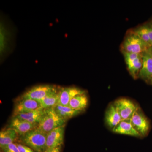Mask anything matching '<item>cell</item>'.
<instances>
[{
    "mask_svg": "<svg viewBox=\"0 0 152 152\" xmlns=\"http://www.w3.org/2000/svg\"><path fill=\"white\" fill-rule=\"evenodd\" d=\"M47 134L38 127L19 136V141L34 151L45 152L47 150Z\"/></svg>",
    "mask_w": 152,
    "mask_h": 152,
    "instance_id": "6da1fadb",
    "label": "cell"
},
{
    "mask_svg": "<svg viewBox=\"0 0 152 152\" xmlns=\"http://www.w3.org/2000/svg\"><path fill=\"white\" fill-rule=\"evenodd\" d=\"M66 121L57 114L54 107L45 109L43 116L39 123L38 128L48 134L54 129L64 126Z\"/></svg>",
    "mask_w": 152,
    "mask_h": 152,
    "instance_id": "7a4b0ae2",
    "label": "cell"
},
{
    "mask_svg": "<svg viewBox=\"0 0 152 152\" xmlns=\"http://www.w3.org/2000/svg\"><path fill=\"white\" fill-rule=\"evenodd\" d=\"M150 47L133 31L125 38L121 46L122 52L142 54L148 50Z\"/></svg>",
    "mask_w": 152,
    "mask_h": 152,
    "instance_id": "3957f363",
    "label": "cell"
},
{
    "mask_svg": "<svg viewBox=\"0 0 152 152\" xmlns=\"http://www.w3.org/2000/svg\"><path fill=\"white\" fill-rule=\"evenodd\" d=\"M56 87L49 85L36 86L25 92L20 97V99H31L39 102L53 91Z\"/></svg>",
    "mask_w": 152,
    "mask_h": 152,
    "instance_id": "277c9868",
    "label": "cell"
},
{
    "mask_svg": "<svg viewBox=\"0 0 152 152\" xmlns=\"http://www.w3.org/2000/svg\"><path fill=\"white\" fill-rule=\"evenodd\" d=\"M128 70L133 78H138L142 65V54L132 53L123 52Z\"/></svg>",
    "mask_w": 152,
    "mask_h": 152,
    "instance_id": "5b68a950",
    "label": "cell"
},
{
    "mask_svg": "<svg viewBox=\"0 0 152 152\" xmlns=\"http://www.w3.org/2000/svg\"><path fill=\"white\" fill-rule=\"evenodd\" d=\"M122 120L131 119L139 107L128 99L123 98L116 101L114 104Z\"/></svg>",
    "mask_w": 152,
    "mask_h": 152,
    "instance_id": "8992f818",
    "label": "cell"
},
{
    "mask_svg": "<svg viewBox=\"0 0 152 152\" xmlns=\"http://www.w3.org/2000/svg\"><path fill=\"white\" fill-rule=\"evenodd\" d=\"M132 125L141 137H145L150 129V123L140 107L138 108L131 118Z\"/></svg>",
    "mask_w": 152,
    "mask_h": 152,
    "instance_id": "52a82bcc",
    "label": "cell"
},
{
    "mask_svg": "<svg viewBox=\"0 0 152 152\" xmlns=\"http://www.w3.org/2000/svg\"><path fill=\"white\" fill-rule=\"evenodd\" d=\"M41 107L39 102L31 99H19L15 104L12 117L35 110Z\"/></svg>",
    "mask_w": 152,
    "mask_h": 152,
    "instance_id": "ba28073f",
    "label": "cell"
},
{
    "mask_svg": "<svg viewBox=\"0 0 152 152\" xmlns=\"http://www.w3.org/2000/svg\"><path fill=\"white\" fill-rule=\"evenodd\" d=\"M65 126L54 129L47 134V150L61 146L64 142Z\"/></svg>",
    "mask_w": 152,
    "mask_h": 152,
    "instance_id": "9c48e42d",
    "label": "cell"
},
{
    "mask_svg": "<svg viewBox=\"0 0 152 152\" xmlns=\"http://www.w3.org/2000/svg\"><path fill=\"white\" fill-rule=\"evenodd\" d=\"M85 91L74 87L61 88L60 89L59 99L58 104L69 106L72 99L77 95L85 94Z\"/></svg>",
    "mask_w": 152,
    "mask_h": 152,
    "instance_id": "30bf717a",
    "label": "cell"
},
{
    "mask_svg": "<svg viewBox=\"0 0 152 152\" xmlns=\"http://www.w3.org/2000/svg\"><path fill=\"white\" fill-rule=\"evenodd\" d=\"M38 126L39 124H32L14 117L11 120L9 128L13 129L20 136Z\"/></svg>",
    "mask_w": 152,
    "mask_h": 152,
    "instance_id": "8fae6325",
    "label": "cell"
},
{
    "mask_svg": "<svg viewBox=\"0 0 152 152\" xmlns=\"http://www.w3.org/2000/svg\"><path fill=\"white\" fill-rule=\"evenodd\" d=\"M142 65L138 77L144 80H151L152 78V57L148 51L142 54Z\"/></svg>",
    "mask_w": 152,
    "mask_h": 152,
    "instance_id": "7c38bea8",
    "label": "cell"
},
{
    "mask_svg": "<svg viewBox=\"0 0 152 152\" xmlns=\"http://www.w3.org/2000/svg\"><path fill=\"white\" fill-rule=\"evenodd\" d=\"M131 119L122 120L112 129V131L114 133L121 134L126 135L137 137H142L133 127Z\"/></svg>",
    "mask_w": 152,
    "mask_h": 152,
    "instance_id": "4fadbf2b",
    "label": "cell"
},
{
    "mask_svg": "<svg viewBox=\"0 0 152 152\" xmlns=\"http://www.w3.org/2000/svg\"><path fill=\"white\" fill-rule=\"evenodd\" d=\"M44 112L45 109L40 107L29 113L18 114L14 117L32 124H39L43 116Z\"/></svg>",
    "mask_w": 152,
    "mask_h": 152,
    "instance_id": "5bb4252c",
    "label": "cell"
},
{
    "mask_svg": "<svg viewBox=\"0 0 152 152\" xmlns=\"http://www.w3.org/2000/svg\"><path fill=\"white\" fill-rule=\"evenodd\" d=\"M59 88L56 87L44 99L39 101L41 107L43 109L55 107L58 103L59 99Z\"/></svg>",
    "mask_w": 152,
    "mask_h": 152,
    "instance_id": "9a60e30c",
    "label": "cell"
},
{
    "mask_svg": "<svg viewBox=\"0 0 152 152\" xmlns=\"http://www.w3.org/2000/svg\"><path fill=\"white\" fill-rule=\"evenodd\" d=\"M122 121L114 105L109 106L105 113V121L109 127L113 129Z\"/></svg>",
    "mask_w": 152,
    "mask_h": 152,
    "instance_id": "2e32d148",
    "label": "cell"
},
{
    "mask_svg": "<svg viewBox=\"0 0 152 152\" xmlns=\"http://www.w3.org/2000/svg\"><path fill=\"white\" fill-rule=\"evenodd\" d=\"M18 134L13 129L8 128L0 132V147L1 148L5 146L12 143L18 138Z\"/></svg>",
    "mask_w": 152,
    "mask_h": 152,
    "instance_id": "e0dca14e",
    "label": "cell"
},
{
    "mask_svg": "<svg viewBox=\"0 0 152 152\" xmlns=\"http://www.w3.org/2000/svg\"><path fill=\"white\" fill-rule=\"evenodd\" d=\"M54 109L57 114L66 121L79 115L82 112V111L74 110L69 106H64L59 104H57Z\"/></svg>",
    "mask_w": 152,
    "mask_h": 152,
    "instance_id": "ac0fdd59",
    "label": "cell"
},
{
    "mask_svg": "<svg viewBox=\"0 0 152 152\" xmlns=\"http://www.w3.org/2000/svg\"><path fill=\"white\" fill-rule=\"evenodd\" d=\"M88 104V97L85 94L74 97L70 102L69 107L74 110L83 111L87 107Z\"/></svg>",
    "mask_w": 152,
    "mask_h": 152,
    "instance_id": "d6986e66",
    "label": "cell"
},
{
    "mask_svg": "<svg viewBox=\"0 0 152 152\" xmlns=\"http://www.w3.org/2000/svg\"><path fill=\"white\" fill-rule=\"evenodd\" d=\"M7 31L2 23H1L0 26V52L2 55L7 49L8 41Z\"/></svg>",
    "mask_w": 152,
    "mask_h": 152,
    "instance_id": "ffe728a7",
    "label": "cell"
},
{
    "mask_svg": "<svg viewBox=\"0 0 152 152\" xmlns=\"http://www.w3.org/2000/svg\"><path fill=\"white\" fill-rule=\"evenodd\" d=\"M133 32L138 36L149 46L151 47V42L148 32V26H142L134 30Z\"/></svg>",
    "mask_w": 152,
    "mask_h": 152,
    "instance_id": "44dd1931",
    "label": "cell"
},
{
    "mask_svg": "<svg viewBox=\"0 0 152 152\" xmlns=\"http://www.w3.org/2000/svg\"><path fill=\"white\" fill-rule=\"evenodd\" d=\"M4 152H19L16 144L11 143L1 148Z\"/></svg>",
    "mask_w": 152,
    "mask_h": 152,
    "instance_id": "7402d4cb",
    "label": "cell"
},
{
    "mask_svg": "<svg viewBox=\"0 0 152 152\" xmlns=\"http://www.w3.org/2000/svg\"><path fill=\"white\" fill-rule=\"evenodd\" d=\"M19 152H35L29 147L20 144H16Z\"/></svg>",
    "mask_w": 152,
    "mask_h": 152,
    "instance_id": "603a6c76",
    "label": "cell"
},
{
    "mask_svg": "<svg viewBox=\"0 0 152 152\" xmlns=\"http://www.w3.org/2000/svg\"><path fill=\"white\" fill-rule=\"evenodd\" d=\"M148 32L150 42H151V47H152V26H148Z\"/></svg>",
    "mask_w": 152,
    "mask_h": 152,
    "instance_id": "cb8c5ba5",
    "label": "cell"
},
{
    "mask_svg": "<svg viewBox=\"0 0 152 152\" xmlns=\"http://www.w3.org/2000/svg\"><path fill=\"white\" fill-rule=\"evenodd\" d=\"M61 146L47 150L45 152H61Z\"/></svg>",
    "mask_w": 152,
    "mask_h": 152,
    "instance_id": "d4e9b609",
    "label": "cell"
},
{
    "mask_svg": "<svg viewBox=\"0 0 152 152\" xmlns=\"http://www.w3.org/2000/svg\"><path fill=\"white\" fill-rule=\"evenodd\" d=\"M148 52L151 55V56L152 57V47H150L149 49L148 50Z\"/></svg>",
    "mask_w": 152,
    "mask_h": 152,
    "instance_id": "484cf974",
    "label": "cell"
},
{
    "mask_svg": "<svg viewBox=\"0 0 152 152\" xmlns=\"http://www.w3.org/2000/svg\"><path fill=\"white\" fill-rule=\"evenodd\" d=\"M151 83L152 84V78L151 80Z\"/></svg>",
    "mask_w": 152,
    "mask_h": 152,
    "instance_id": "4316f807",
    "label": "cell"
},
{
    "mask_svg": "<svg viewBox=\"0 0 152 152\" xmlns=\"http://www.w3.org/2000/svg\"></svg>",
    "mask_w": 152,
    "mask_h": 152,
    "instance_id": "83f0119b",
    "label": "cell"
}]
</instances>
